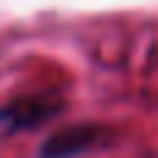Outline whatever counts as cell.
Here are the masks:
<instances>
[{
    "label": "cell",
    "instance_id": "obj_2",
    "mask_svg": "<svg viewBox=\"0 0 158 158\" xmlns=\"http://www.w3.org/2000/svg\"><path fill=\"white\" fill-rule=\"evenodd\" d=\"M111 139V131L103 125H92V122H78L69 128L56 131L53 136H47L39 147L42 158H75L81 153L97 150Z\"/></svg>",
    "mask_w": 158,
    "mask_h": 158
},
{
    "label": "cell",
    "instance_id": "obj_1",
    "mask_svg": "<svg viewBox=\"0 0 158 158\" xmlns=\"http://www.w3.org/2000/svg\"><path fill=\"white\" fill-rule=\"evenodd\" d=\"M64 100L56 92H36L14 97L11 103L0 106V133H19V131H36L53 117H58Z\"/></svg>",
    "mask_w": 158,
    "mask_h": 158
}]
</instances>
